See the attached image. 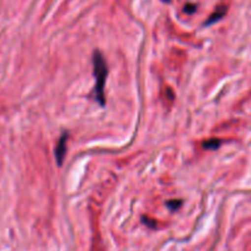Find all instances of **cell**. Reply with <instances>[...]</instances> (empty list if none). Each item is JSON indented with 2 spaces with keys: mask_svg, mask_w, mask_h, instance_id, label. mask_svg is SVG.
Here are the masks:
<instances>
[{
  "mask_svg": "<svg viewBox=\"0 0 251 251\" xmlns=\"http://www.w3.org/2000/svg\"><path fill=\"white\" fill-rule=\"evenodd\" d=\"M220 146V141L218 139H211L203 142V149L206 150H217Z\"/></svg>",
  "mask_w": 251,
  "mask_h": 251,
  "instance_id": "cell-4",
  "label": "cell"
},
{
  "mask_svg": "<svg viewBox=\"0 0 251 251\" xmlns=\"http://www.w3.org/2000/svg\"><path fill=\"white\" fill-rule=\"evenodd\" d=\"M225 12H226V6H224V5H221V6H218L216 9V11H214L213 14L209 16L208 20H207L206 25H211V24H213V22H217L218 20H220L221 17L225 15Z\"/></svg>",
  "mask_w": 251,
  "mask_h": 251,
  "instance_id": "cell-3",
  "label": "cell"
},
{
  "mask_svg": "<svg viewBox=\"0 0 251 251\" xmlns=\"http://www.w3.org/2000/svg\"><path fill=\"white\" fill-rule=\"evenodd\" d=\"M94 75H95V98L100 105H105V85L107 77V65L102 54L96 50L94 53Z\"/></svg>",
  "mask_w": 251,
  "mask_h": 251,
  "instance_id": "cell-1",
  "label": "cell"
},
{
  "mask_svg": "<svg viewBox=\"0 0 251 251\" xmlns=\"http://www.w3.org/2000/svg\"><path fill=\"white\" fill-rule=\"evenodd\" d=\"M166 1H167V0H166Z\"/></svg>",
  "mask_w": 251,
  "mask_h": 251,
  "instance_id": "cell-7",
  "label": "cell"
},
{
  "mask_svg": "<svg viewBox=\"0 0 251 251\" xmlns=\"http://www.w3.org/2000/svg\"><path fill=\"white\" fill-rule=\"evenodd\" d=\"M66 141H68V134L64 132V134L59 137L56 147V161L58 166H62V164H63L64 157H65L66 153Z\"/></svg>",
  "mask_w": 251,
  "mask_h": 251,
  "instance_id": "cell-2",
  "label": "cell"
},
{
  "mask_svg": "<svg viewBox=\"0 0 251 251\" xmlns=\"http://www.w3.org/2000/svg\"><path fill=\"white\" fill-rule=\"evenodd\" d=\"M184 11L187 12V14H192V12L196 11V5H194V4H187V5H185Z\"/></svg>",
  "mask_w": 251,
  "mask_h": 251,
  "instance_id": "cell-6",
  "label": "cell"
},
{
  "mask_svg": "<svg viewBox=\"0 0 251 251\" xmlns=\"http://www.w3.org/2000/svg\"><path fill=\"white\" fill-rule=\"evenodd\" d=\"M180 203H181V201H169V202H167V207L171 208V210H177V208L180 207Z\"/></svg>",
  "mask_w": 251,
  "mask_h": 251,
  "instance_id": "cell-5",
  "label": "cell"
}]
</instances>
